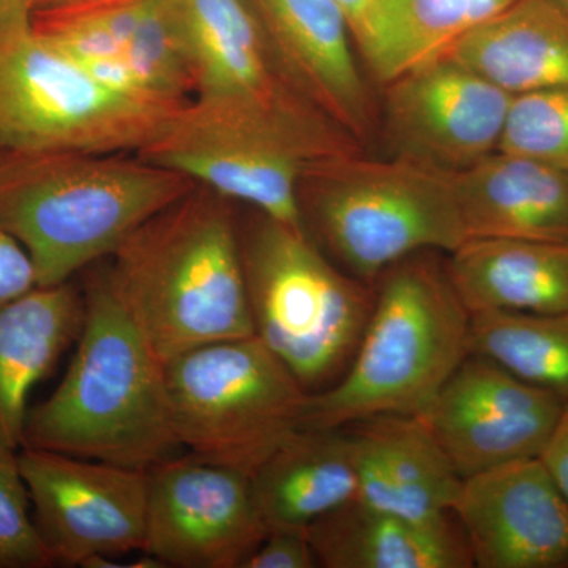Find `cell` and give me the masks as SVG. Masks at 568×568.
Segmentation results:
<instances>
[{
  "mask_svg": "<svg viewBox=\"0 0 568 568\" xmlns=\"http://www.w3.org/2000/svg\"><path fill=\"white\" fill-rule=\"evenodd\" d=\"M566 402L467 354L424 414L437 443L465 480L493 467L538 458Z\"/></svg>",
  "mask_w": 568,
  "mask_h": 568,
  "instance_id": "4fadbf2b",
  "label": "cell"
},
{
  "mask_svg": "<svg viewBox=\"0 0 568 568\" xmlns=\"http://www.w3.org/2000/svg\"><path fill=\"white\" fill-rule=\"evenodd\" d=\"M345 428L353 440L358 503L414 521L454 515L463 478L424 417L377 416Z\"/></svg>",
  "mask_w": 568,
  "mask_h": 568,
  "instance_id": "ac0fdd59",
  "label": "cell"
},
{
  "mask_svg": "<svg viewBox=\"0 0 568 568\" xmlns=\"http://www.w3.org/2000/svg\"><path fill=\"white\" fill-rule=\"evenodd\" d=\"M556 2L560 3L568 11V0H556Z\"/></svg>",
  "mask_w": 568,
  "mask_h": 568,
  "instance_id": "e575fe53",
  "label": "cell"
},
{
  "mask_svg": "<svg viewBox=\"0 0 568 568\" xmlns=\"http://www.w3.org/2000/svg\"><path fill=\"white\" fill-rule=\"evenodd\" d=\"M111 256L112 290L163 364L254 335L241 231L226 197L197 185Z\"/></svg>",
  "mask_w": 568,
  "mask_h": 568,
  "instance_id": "6da1fadb",
  "label": "cell"
},
{
  "mask_svg": "<svg viewBox=\"0 0 568 568\" xmlns=\"http://www.w3.org/2000/svg\"><path fill=\"white\" fill-rule=\"evenodd\" d=\"M252 3L297 88L364 148L379 132V112L338 6L334 0Z\"/></svg>",
  "mask_w": 568,
  "mask_h": 568,
  "instance_id": "2e32d148",
  "label": "cell"
},
{
  "mask_svg": "<svg viewBox=\"0 0 568 568\" xmlns=\"http://www.w3.org/2000/svg\"><path fill=\"white\" fill-rule=\"evenodd\" d=\"M179 444L252 477L302 428L308 392L257 336L197 347L164 364Z\"/></svg>",
  "mask_w": 568,
  "mask_h": 568,
  "instance_id": "ba28073f",
  "label": "cell"
},
{
  "mask_svg": "<svg viewBox=\"0 0 568 568\" xmlns=\"http://www.w3.org/2000/svg\"><path fill=\"white\" fill-rule=\"evenodd\" d=\"M37 287L36 267L24 246L0 230V304L21 297Z\"/></svg>",
  "mask_w": 568,
  "mask_h": 568,
  "instance_id": "f546056e",
  "label": "cell"
},
{
  "mask_svg": "<svg viewBox=\"0 0 568 568\" xmlns=\"http://www.w3.org/2000/svg\"><path fill=\"white\" fill-rule=\"evenodd\" d=\"M267 529H306L357 497L353 440L342 428H301L253 474Z\"/></svg>",
  "mask_w": 568,
  "mask_h": 568,
  "instance_id": "cb8c5ba5",
  "label": "cell"
},
{
  "mask_svg": "<svg viewBox=\"0 0 568 568\" xmlns=\"http://www.w3.org/2000/svg\"><path fill=\"white\" fill-rule=\"evenodd\" d=\"M469 354L568 402V312L470 313Z\"/></svg>",
  "mask_w": 568,
  "mask_h": 568,
  "instance_id": "484cf974",
  "label": "cell"
},
{
  "mask_svg": "<svg viewBox=\"0 0 568 568\" xmlns=\"http://www.w3.org/2000/svg\"><path fill=\"white\" fill-rule=\"evenodd\" d=\"M54 566L33 521L18 454L0 450V568Z\"/></svg>",
  "mask_w": 568,
  "mask_h": 568,
  "instance_id": "83f0119b",
  "label": "cell"
},
{
  "mask_svg": "<svg viewBox=\"0 0 568 568\" xmlns=\"http://www.w3.org/2000/svg\"><path fill=\"white\" fill-rule=\"evenodd\" d=\"M362 149L306 99L274 104L192 99L136 155L304 230L298 192L306 173Z\"/></svg>",
  "mask_w": 568,
  "mask_h": 568,
  "instance_id": "5b68a950",
  "label": "cell"
},
{
  "mask_svg": "<svg viewBox=\"0 0 568 568\" xmlns=\"http://www.w3.org/2000/svg\"><path fill=\"white\" fill-rule=\"evenodd\" d=\"M448 254V276L469 313L568 312V242L470 239Z\"/></svg>",
  "mask_w": 568,
  "mask_h": 568,
  "instance_id": "7402d4cb",
  "label": "cell"
},
{
  "mask_svg": "<svg viewBox=\"0 0 568 568\" xmlns=\"http://www.w3.org/2000/svg\"><path fill=\"white\" fill-rule=\"evenodd\" d=\"M241 248L254 336L310 395L335 386L361 345L375 284L343 271L304 230L260 212Z\"/></svg>",
  "mask_w": 568,
  "mask_h": 568,
  "instance_id": "52a82bcc",
  "label": "cell"
},
{
  "mask_svg": "<svg viewBox=\"0 0 568 568\" xmlns=\"http://www.w3.org/2000/svg\"><path fill=\"white\" fill-rule=\"evenodd\" d=\"M22 447L144 470L181 447L162 358L106 272L85 287L77 353L58 388L29 409Z\"/></svg>",
  "mask_w": 568,
  "mask_h": 568,
  "instance_id": "7a4b0ae2",
  "label": "cell"
},
{
  "mask_svg": "<svg viewBox=\"0 0 568 568\" xmlns=\"http://www.w3.org/2000/svg\"><path fill=\"white\" fill-rule=\"evenodd\" d=\"M33 11L58 9V7L73 6V3L89 2V0H31Z\"/></svg>",
  "mask_w": 568,
  "mask_h": 568,
  "instance_id": "836d02e7",
  "label": "cell"
},
{
  "mask_svg": "<svg viewBox=\"0 0 568 568\" xmlns=\"http://www.w3.org/2000/svg\"><path fill=\"white\" fill-rule=\"evenodd\" d=\"M181 106L110 91L33 31L0 41V152L136 153Z\"/></svg>",
  "mask_w": 568,
  "mask_h": 568,
  "instance_id": "9c48e42d",
  "label": "cell"
},
{
  "mask_svg": "<svg viewBox=\"0 0 568 568\" xmlns=\"http://www.w3.org/2000/svg\"><path fill=\"white\" fill-rule=\"evenodd\" d=\"M446 55L511 97L568 88V11L556 0H515Z\"/></svg>",
  "mask_w": 568,
  "mask_h": 568,
  "instance_id": "603a6c76",
  "label": "cell"
},
{
  "mask_svg": "<svg viewBox=\"0 0 568 568\" xmlns=\"http://www.w3.org/2000/svg\"><path fill=\"white\" fill-rule=\"evenodd\" d=\"M125 153L0 152V230L31 256L37 286L70 282L197 183Z\"/></svg>",
  "mask_w": 568,
  "mask_h": 568,
  "instance_id": "3957f363",
  "label": "cell"
},
{
  "mask_svg": "<svg viewBox=\"0 0 568 568\" xmlns=\"http://www.w3.org/2000/svg\"><path fill=\"white\" fill-rule=\"evenodd\" d=\"M497 151L568 174V88L514 95Z\"/></svg>",
  "mask_w": 568,
  "mask_h": 568,
  "instance_id": "4316f807",
  "label": "cell"
},
{
  "mask_svg": "<svg viewBox=\"0 0 568 568\" xmlns=\"http://www.w3.org/2000/svg\"><path fill=\"white\" fill-rule=\"evenodd\" d=\"M32 31L74 61L119 59L163 102L192 100V65L173 0H89L33 11Z\"/></svg>",
  "mask_w": 568,
  "mask_h": 568,
  "instance_id": "9a60e30c",
  "label": "cell"
},
{
  "mask_svg": "<svg viewBox=\"0 0 568 568\" xmlns=\"http://www.w3.org/2000/svg\"><path fill=\"white\" fill-rule=\"evenodd\" d=\"M515 0H376L355 41L366 71L379 85L446 54L459 39Z\"/></svg>",
  "mask_w": 568,
  "mask_h": 568,
  "instance_id": "d4e9b609",
  "label": "cell"
},
{
  "mask_svg": "<svg viewBox=\"0 0 568 568\" xmlns=\"http://www.w3.org/2000/svg\"><path fill=\"white\" fill-rule=\"evenodd\" d=\"M84 294L70 282L0 304V450L24 446L29 394L78 339Z\"/></svg>",
  "mask_w": 568,
  "mask_h": 568,
  "instance_id": "ffe728a7",
  "label": "cell"
},
{
  "mask_svg": "<svg viewBox=\"0 0 568 568\" xmlns=\"http://www.w3.org/2000/svg\"><path fill=\"white\" fill-rule=\"evenodd\" d=\"M320 567H474L457 517L414 521L351 500L306 528Z\"/></svg>",
  "mask_w": 568,
  "mask_h": 568,
  "instance_id": "44dd1931",
  "label": "cell"
},
{
  "mask_svg": "<svg viewBox=\"0 0 568 568\" xmlns=\"http://www.w3.org/2000/svg\"><path fill=\"white\" fill-rule=\"evenodd\" d=\"M267 532L245 474L194 455L149 469L142 552L164 568H242Z\"/></svg>",
  "mask_w": 568,
  "mask_h": 568,
  "instance_id": "7c38bea8",
  "label": "cell"
},
{
  "mask_svg": "<svg viewBox=\"0 0 568 568\" xmlns=\"http://www.w3.org/2000/svg\"><path fill=\"white\" fill-rule=\"evenodd\" d=\"M173 3L196 99L272 104L305 97L280 61L252 0Z\"/></svg>",
  "mask_w": 568,
  "mask_h": 568,
  "instance_id": "e0dca14e",
  "label": "cell"
},
{
  "mask_svg": "<svg viewBox=\"0 0 568 568\" xmlns=\"http://www.w3.org/2000/svg\"><path fill=\"white\" fill-rule=\"evenodd\" d=\"M298 203L310 239L369 284L409 254L452 253L467 241L450 178L394 156L324 160L306 173Z\"/></svg>",
  "mask_w": 568,
  "mask_h": 568,
  "instance_id": "8992f818",
  "label": "cell"
},
{
  "mask_svg": "<svg viewBox=\"0 0 568 568\" xmlns=\"http://www.w3.org/2000/svg\"><path fill=\"white\" fill-rule=\"evenodd\" d=\"M334 2L342 10V13L345 14L355 43V41L361 39L366 24H368L376 0H334Z\"/></svg>",
  "mask_w": 568,
  "mask_h": 568,
  "instance_id": "d6a6232c",
  "label": "cell"
},
{
  "mask_svg": "<svg viewBox=\"0 0 568 568\" xmlns=\"http://www.w3.org/2000/svg\"><path fill=\"white\" fill-rule=\"evenodd\" d=\"M383 88L379 130L390 156L446 175L497 151L514 99L446 54Z\"/></svg>",
  "mask_w": 568,
  "mask_h": 568,
  "instance_id": "8fae6325",
  "label": "cell"
},
{
  "mask_svg": "<svg viewBox=\"0 0 568 568\" xmlns=\"http://www.w3.org/2000/svg\"><path fill=\"white\" fill-rule=\"evenodd\" d=\"M31 0H0V41L18 39L32 32Z\"/></svg>",
  "mask_w": 568,
  "mask_h": 568,
  "instance_id": "1f68e13d",
  "label": "cell"
},
{
  "mask_svg": "<svg viewBox=\"0 0 568 568\" xmlns=\"http://www.w3.org/2000/svg\"><path fill=\"white\" fill-rule=\"evenodd\" d=\"M538 459L568 500V402Z\"/></svg>",
  "mask_w": 568,
  "mask_h": 568,
  "instance_id": "4dcf8cb0",
  "label": "cell"
},
{
  "mask_svg": "<svg viewBox=\"0 0 568 568\" xmlns=\"http://www.w3.org/2000/svg\"><path fill=\"white\" fill-rule=\"evenodd\" d=\"M18 465L55 566L142 552L149 470L36 447H22Z\"/></svg>",
  "mask_w": 568,
  "mask_h": 568,
  "instance_id": "30bf717a",
  "label": "cell"
},
{
  "mask_svg": "<svg viewBox=\"0 0 568 568\" xmlns=\"http://www.w3.org/2000/svg\"><path fill=\"white\" fill-rule=\"evenodd\" d=\"M454 514L474 567L568 568V500L538 458L465 478Z\"/></svg>",
  "mask_w": 568,
  "mask_h": 568,
  "instance_id": "5bb4252c",
  "label": "cell"
},
{
  "mask_svg": "<svg viewBox=\"0 0 568 568\" xmlns=\"http://www.w3.org/2000/svg\"><path fill=\"white\" fill-rule=\"evenodd\" d=\"M315 551L306 529H271L242 568H315Z\"/></svg>",
  "mask_w": 568,
  "mask_h": 568,
  "instance_id": "f1b7e54d",
  "label": "cell"
},
{
  "mask_svg": "<svg viewBox=\"0 0 568 568\" xmlns=\"http://www.w3.org/2000/svg\"><path fill=\"white\" fill-rule=\"evenodd\" d=\"M470 239L568 242V174L496 151L448 175Z\"/></svg>",
  "mask_w": 568,
  "mask_h": 568,
  "instance_id": "d6986e66",
  "label": "cell"
},
{
  "mask_svg": "<svg viewBox=\"0 0 568 568\" xmlns=\"http://www.w3.org/2000/svg\"><path fill=\"white\" fill-rule=\"evenodd\" d=\"M376 297L345 376L306 399L302 428L377 416H424L469 354L470 313L436 250L403 257Z\"/></svg>",
  "mask_w": 568,
  "mask_h": 568,
  "instance_id": "277c9868",
  "label": "cell"
}]
</instances>
